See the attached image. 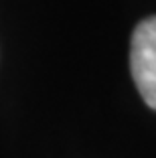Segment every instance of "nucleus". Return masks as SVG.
I'll return each mask as SVG.
<instances>
[{"label":"nucleus","mask_w":156,"mask_h":158,"mask_svg":"<svg viewBox=\"0 0 156 158\" xmlns=\"http://www.w3.org/2000/svg\"><path fill=\"white\" fill-rule=\"evenodd\" d=\"M130 69L144 103L156 110V16L142 20L132 33Z\"/></svg>","instance_id":"1"}]
</instances>
